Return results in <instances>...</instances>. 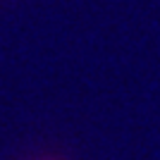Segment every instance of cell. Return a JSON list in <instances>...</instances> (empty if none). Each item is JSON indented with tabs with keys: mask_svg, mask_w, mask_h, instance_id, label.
Listing matches in <instances>:
<instances>
[{
	"mask_svg": "<svg viewBox=\"0 0 160 160\" xmlns=\"http://www.w3.org/2000/svg\"><path fill=\"white\" fill-rule=\"evenodd\" d=\"M38 160H65V158H58V155H46V158H38Z\"/></svg>",
	"mask_w": 160,
	"mask_h": 160,
	"instance_id": "obj_1",
	"label": "cell"
}]
</instances>
